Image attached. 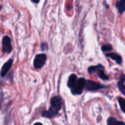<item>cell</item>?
<instances>
[{
  "mask_svg": "<svg viewBox=\"0 0 125 125\" xmlns=\"http://www.w3.org/2000/svg\"><path fill=\"white\" fill-rule=\"evenodd\" d=\"M86 80L83 78H78L75 74L70 75L67 81V86L70 89L71 92L74 95H79L82 94L85 89Z\"/></svg>",
  "mask_w": 125,
  "mask_h": 125,
  "instance_id": "obj_1",
  "label": "cell"
},
{
  "mask_svg": "<svg viewBox=\"0 0 125 125\" xmlns=\"http://www.w3.org/2000/svg\"><path fill=\"white\" fill-rule=\"evenodd\" d=\"M62 106V99L59 96L52 97L51 100V107L48 111H45L42 113V116L45 118H53L58 114Z\"/></svg>",
  "mask_w": 125,
  "mask_h": 125,
  "instance_id": "obj_2",
  "label": "cell"
},
{
  "mask_svg": "<svg viewBox=\"0 0 125 125\" xmlns=\"http://www.w3.org/2000/svg\"><path fill=\"white\" fill-rule=\"evenodd\" d=\"M88 73L89 74H95L97 76L103 81H108L109 76L105 72V67L101 64L94 66H90L88 68Z\"/></svg>",
  "mask_w": 125,
  "mask_h": 125,
  "instance_id": "obj_3",
  "label": "cell"
},
{
  "mask_svg": "<svg viewBox=\"0 0 125 125\" xmlns=\"http://www.w3.org/2000/svg\"><path fill=\"white\" fill-rule=\"evenodd\" d=\"M108 86L103 85L101 83L92 81H89V80H86V86L85 89L86 90L89 91V92H96V91H99L100 89H107Z\"/></svg>",
  "mask_w": 125,
  "mask_h": 125,
  "instance_id": "obj_4",
  "label": "cell"
},
{
  "mask_svg": "<svg viewBox=\"0 0 125 125\" xmlns=\"http://www.w3.org/2000/svg\"><path fill=\"white\" fill-rule=\"evenodd\" d=\"M47 59V56L44 53L38 54L35 56L34 59V67L36 69H40L43 67Z\"/></svg>",
  "mask_w": 125,
  "mask_h": 125,
  "instance_id": "obj_5",
  "label": "cell"
},
{
  "mask_svg": "<svg viewBox=\"0 0 125 125\" xmlns=\"http://www.w3.org/2000/svg\"><path fill=\"white\" fill-rule=\"evenodd\" d=\"M12 49L10 38L8 36H4L2 39V51L5 53H10Z\"/></svg>",
  "mask_w": 125,
  "mask_h": 125,
  "instance_id": "obj_6",
  "label": "cell"
},
{
  "mask_svg": "<svg viewBox=\"0 0 125 125\" xmlns=\"http://www.w3.org/2000/svg\"><path fill=\"white\" fill-rule=\"evenodd\" d=\"M12 62H13V60L12 59H10L7 62H5L4 64V65L1 67V73H0L1 77H4L6 75V74L9 72V70H10V68L12 67Z\"/></svg>",
  "mask_w": 125,
  "mask_h": 125,
  "instance_id": "obj_7",
  "label": "cell"
},
{
  "mask_svg": "<svg viewBox=\"0 0 125 125\" xmlns=\"http://www.w3.org/2000/svg\"><path fill=\"white\" fill-rule=\"evenodd\" d=\"M105 54L107 57H110L114 61H115L118 64H121L122 63V58L121 55L116 53H106Z\"/></svg>",
  "mask_w": 125,
  "mask_h": 125,
  "instance_id": "obj_8",
  "label": "cell"
},
{
  "mask_svg": "<svg viewBox=\"0 0 125 125\" xmlns=\"http://www.w3.org/2000/svg\"><path fill=\"white\" fill-rule=\"evenodd\" d=\"M125 75L122 74L120 76L119 81L118 82V88L119 91L122 92V94L125 96Z\"/></svg>",
  "mask_w": 125,
  "mask_h": 125,
  "instance_id": "obj_9",
  "label": "cell"
},
{
  "mask_svg": "<svg viewBox=\"0 0 125 125\" xmlns=\"http://www.w3.org/2000/svg\"><path fill=\"white\" fill-rule=\"evenodd\" d=\"M116 7L120 14H122L125 11V0H120L116 1Z\"/></svg>",
  "mask_w": 125,
  "mask_h": 125,
  "instance_id": "obj_10",
  "label": "cell"
},
{
  "mask_svg": "<svg viewBox=\"0 0 125 125\" xmlns=\"http://www.w3.org/2000/svg\"><path fill=\"white\" fill-rule=\"evenodd\" d=\"M108 125H125V123L122 121H118L115 117H110L107 120Z\"/></svg>",
  "mask_w": 125,
  "mask_h": 125,
  "instance_id": "obj_11",
  "label": "cell"
},
{
  "mask_svg": "<svg viewBox=\"0 0 125 125\" xmlns=\"http://www.w3.org/2000/svg\"><path fill=\"white\" fill-rule=\"evenodd\" d=\"M101 49L105 53H109L110 51H111L113 50V47L111 44L108 43V44H105V45H102Z\"/></svg>",
  "mask_w": 125,
  "mask_h": 125,
  "instance_id": "obj_12",
  "label": "cell"
},
{
  "mask_svg": "<svg viewBox=\"0 0 125 125\" xmlns=\"http://www.w3.org/2000/svg\"><path fill=\"white\" fill-rule=\"evenodd\" d=\"M118 102L119 103L122 111L125 114V99L122 97H118Z\"/></svg>",
  "mask_w": 125,
  "mask_h": 125,
  "instance_id": "obj_13",
  "label": "cell"
},
{
  "mask_svg": "<svg viewBox=\"0 0 125 125\" xmlns=\"http://www.w3.org/2000/svg\"><path fill=\"white\" fill-rule=\"evenodd\" d=\"M34 125H42V124L40 123V122H37V123H35Z\"/></svg>",
  "mask_w": 125,
  "mask_h": 125,
  "instance_id": "obj_14",
  "label": "cell"
},
{
  "mask_svg": "<svg viewBox=\"0 0 125 125\" xmlns=\"http://www.w3.org/2000/svg\"><path fill=\"white\" fill-rule=\"evenodd\" d=\"M1 7H1V4H0V10H1Z\"/></svg>",
  "mask_w": 125,
  "mask_h": 125,
  "instance_id": "obj_15",
  "label": "cell"
}]
</instances>
